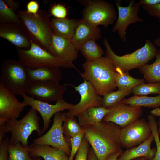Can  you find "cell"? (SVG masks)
Segmentation results:
<instances>
[{"label": "cell", "instance_id": "d6a6232c", "mask_svg": "<svg viewBox=\"0 0 160 160\" xmlns=\"http://www.w3.org/2000/svg\"><path fill=\"white\" fill-rule=\"evenodd\" d=\"M134 95L145 96L150 94H160V83H143L132 89Z\"/></svg>", "mask_w": 160, "mask_h": 160}, {"label": "cell", "instance_id": "836d02e7", "mask_svg": "<svg viewBox=\"0 0 160 160\" xmlns=\"http://www.w3.org/2000/svg\"><path fill=\"white\" fill-rule=\"evenodd\" d=\"M147 118L156 147V153L152 160H160V140L157 124L154 116L152 114L149 115Z\"/></svg>", "mask_w": 160, "mask_h": 160}, {"label": "cell", "instance_id": "ee69618b", "mask_svg": "<svg viewBox=\"0 0 160 160\" xmlns=\"http://www.w3.org/2000/svg\"><path fill=\"white\" fill-rule=\"evenodd\" d=\"M123 151L113 153L109 155L105 160H116L121 154Z\"/></svg>", "mask_w": 160, "mask_h": 160}, {"label": "cell", "instance_id": "30bf717a", "mask_svg": "<svg viewBox=\"0 0 160 160\" xmlns=\"http://www.w3.org/2000/svg\"><path fill=\"white\" fill-rule=\"evenodd\" d=\"M148 121L139 119L121 128L120 139L122 148L126 149L136 146L146 140L152 135Z\"/></svg>", "mask_w": 160, "mask_h": 160}, {"label": "cell", "instance_id": "ac0fdd59", "mask_svg": "<svg viewBox=\"0 0 160 160\" xmlns=\"http://www.w3.org/2000/svg\"><path fill=\"white\" fill-rule=\"evenodd\" d=\"M0 37L7 40L16 47L27 50L31 47V41L22 24H0Z\"/></svg>", "mask_w": 160, "mask_h": 160}, {"label": "cell", "instance_id": "8fae6325", "mask_svg": "<svg viewBox=\"0 0 160 160\" xmlns=\"http://www.w3.org/2000/svg\"><path fill=\"white\" fill-rule=\"evenodd\" d=\"M115 2L118 15L112 28V32H117L120 39L123 42H126L127 41L126 31L128 26L132 23L143 22V19L138 15L140 6L138 3L134 0L129 1V4L126 7L122 6L121 1H116Z\"/></svg>", "mask_w": 160, "mask_h": 160}, {"label": "cell", "instance_id": "ba28073f", "mask_svg": "<svg viewBox=\"0 0 160 160\" xmlns=\"http://www.w3.org/2000/svg\"><path fill=\"white\" fill-rule=\"evenodd\" d=\"M85 6L82 18L95 26L103 25L106 29L117 18V12L111 3L103 0L82 1Z\"/></svg>", "mask_w": 160, "mask_h": 160}, {"label": "cell", "instance_id": "8d00e7d4", "mask_svg": "<svg viewBox=\"0 0 160 160\" xmlns=\"http://www.w3.org/2000/svg\"><path fill=\"white\" fill-rule=\"evenodd\" d=\"M50 12L52 15L58 19L66 18L67 14L66 8L64 5L60 4L53 5L51 8Z\"/></svg>", "mask_w": 160, "mask_h": 160}, {"label": "cell", "instance_id": "7bdbcfd3", "mask_svg": "<svg viewBox=\"0 0 160 160\" xmlns=\"http://www.w3.org/2000/svg\"><path fill=\"white\" fill-rule=\"evenodd\" d=\"M88 160H98L92 149L90 148L88 155Z\"/></svg>", "mask_w": 160, "mask_h": 160}, {"label": "cell", "instance_id": "3957f363", "mask_svg": "<svg viewBox=\"0 0 160 160\" xmlns=\"http://www.w3.org/2000/svg\"><path fill=\"white\" fill-rule=\"evenodd\" d=\"M17 12L31 41L48 52L54 33L47 12L40 9L36 15L22 10Z\"/></svg>", "mask_w": 160, "mask_h": 160}, {"label": "cell", "instance_id": "60d3db41", "mask_svg": "<svg viewBox=\"0 0 160 160\" xmlns=\"http://www.w3.org/2000/svg\"><path fill=\"white\" fill-rule=\"evenodd\" d=\"M6 4L15 12H18L20 6L19 3L12 0H4Z\"/></svg>", "mask_w": 160, "mask_h": 160}, {"label": "cell", "instance_id": "484cf974", "mask_svg": "<svg viewBox=\"0 0 160 160\" xmlns=\"http://www.w3.org/2000/svg\"><path fill=\"white\" fill-rule=\"evenodd\" d=\"M121 102L132 106L157 108L160 107V94L154 97L134 95L128 98H124Z\"/></svg>", "mask_w": 160, "mask_h": 160}, {"label": "cell", "instance_id": "7dc6e473", "mask_svg": "<svg viewBox=\"0 0 160 160\" xmlns=\"http://www.w3.org/2000/svg\"><path fill=\"white\" fill-rule=\"evenodd\" d=\"M159 26L160 28V19H159ZM154 44L156 46L160 47V37H158L155 39Z\"/></svg>", "mask_w": 160, "mask_h": 160}, {"label": "cell", "instance_id": "f546056e", "mask_svg": "<svg viewBox=\"0 0 160 160\" xmlns=\"http://www.w3.org/2000/svg\"><path fill=\"white\" fill-rule=\"evenodd\" d=\"M132 93V89H119L110 92L103 96L102 107L109 108L121 101Z\"/></svg>", "mask_w": 160, "mask_h": 160}, {"label": "cell", "instance_id": "603a6c76", "mask_svg": "<svg viewBox=\"0 0 160 160\" xmlns=\"http://www.w3.org/2000/svg\"><path fill=\"white\" fill-rule=\"evenodd\" d=\"M54 34L59 36L71 39L77 26L78 20L65 18H53L51 20Z\"/></svg>", "mask_w": 160, "mask_h": 160}, {"label": "cell", "instance_id": "2e32d148", "mask_svg": "<svg viewBox=\"0 0 160 160\" xmlns=\"http://www.w3.org/2000/svg\"><path fill=\"white\" fill-rule=\"evenodd\" d=\"M23 101L27 106L29 105L38 112L41 116L43 121V133L47 129L51 121V119L56 113L65 110H70L73 104L68 103L63 99L57 102L54 105L41 101L29 96L26 94L22 95Z\"/></svg>", "mask_w": 160, "mask_h": 160}, {"label": "cell", "instance_id": "9a60e30c", "mask_svg": "<svg viewBox=\"0 0 160 160\" xmlns=\"http://www.w3.org/2000/svg\"><path fill=\"white\" fill-rule=\"evenodd\" d=\"M15 94L0 84V126L10 120L15 119L27 106L20 102Z\"/></svg>", "mask_w": 160, "mask_h": 160}, {"label": "cell", "instance_id": "e0dca14e", "mask_svg": "<svg viewBox=\"0 0 160 160\" xmlns=\"http://www.w3.org/2000/svg\"><path fill=\"white\" fill-rule=\"evenodd\" d=\"M78 51L70 39L64 38L54 33L48 52L62 61L73 65V62L78 57Z\"/></svg>", "mask_w": 160, "mask_h": 160}, {"label": "cell", "instance_id": "1f68e13d", "mask_svg": "<svg viewBox=\"0 0 160 160\" xmlns=\"http://www.w3.org/2000/svg\"><path fill=\"white\" fill-rule=\"evenodd\" d=\"M8 151V160H34L29 156L26 147L20 143L14 145L9 144Z\"/></svg>", "mask_w": 160, "mask_h": 160}, {"label": "cell", "instance_id": "e575fe53", "mask_svg": "<svg viewBox=\"0 0 160 160\" xmlns=\"http://www.w3.org/2000/svg\"><path fill=\"white\" fill-rule=\"evenodd\" d=\"M84 137V133L82 130L81 132L70 139V143L71 146V152L70 155L69 157V160H73Z\"/></svg>", "mask_w": 160, "mask_h": 160}, {"label": "cell", "instance_id": "7c38bea8", "mask_svg": "<svg viewBox=\"0 0 160 160\" xmlns=\"http://www.w3.org/2000/svg\"><path fill=\"white\" fill-rule=\"evenodd\" d=\"M83 82L77 86H73L81 96L79 103L73 106L71 109L65 112L68 117L76 116L87 108L91 107L102 106L103 98L98 95L89 81L84 79Z\"/></svg>", "mask_w": 160, "mask_h": 160}, {"label": "cell", "instance_id": "44dd1931", "mask_svg": "<svg viewBox=\"0 0 160 160\" xmlns=\"http://www.w3.org/2000/svg\"><path fill=\"white\" fill-rule=\"evenodd\" d=\"M31 157H42L44 160H69L63 151L45 145H28L26 147Z\"/></svg>", "mask_w": 160, "mask_h": 160}, {"label": "cell", "instance_id": "5bb4252c", "mask_svg": "<svg viewBox=\"0 0 160 160\" xmlns=\"http://www.w3.org/2000/svg\"><path fill=\"white\" fill-rule=\"evenodd\" d=\"M109 109L102 121L113 123L121 128L140 119L143 113L142 107L132 106L121 102Z\"/></svg>", "mask_w": 160, "mask_h": 160}, {"label": "cell", "instance_id": "52a82bcc", "mask_svg": "<svg viewBox=\"0 0 160 160\" xmlns=\"http://www.w3.org/2000/svg\"><path fill=\"white\" fill-rule=\"evenodd\" d=\"M16 50L19 60L26 67L32 69L44 67L75 68L74 65L64 62L55 57L31 41L29 49L25 50L16 47Z\"/></svg>", "mask_w": 160, "mask_h": 160}, {"label": "cell", "instance_id": "7402d4cb", "mask_svg": "<svg viewBox=\"0 0 160 160\" xmlns=\"http://www.w3.org/2000/svg\"><path fill=\"white\" fill-rule=\"evenodd\" d=\"M154 140L153 135L145 141L139 145L123 152L116 160H131L133 159L145 157L152 160L156 152V149L151 148V145Z\"/></svg>", "mask_w": 160, "mask_h": 160}, {"label": "cell", "instance_id": "4316f807", "mask_svg": "<svg viewBox=\"0 0 160 160\" xmlns=\"http://www.w3.org/2000/svg\"><path fill=\"white\" fill-rule=\"evenodd\" d=\"M115 83L119 89H132L135 87L144 83L145 79L134 78L129 74L128 71H116Z\"/></svg>", "mask_w": 160, "mask_h": 160}, {"label": "cell", "instance_id": "4fadbf2b", "mask_svg": "<svg viewBox=\"0 0 160 160\" xmlns=\"http://www.w3.org/2000/svg\"><path fill=\"white\" fill-rule=\"evenodd\" d=\"M66 90L65 85L59 82H35L29 83L26 94L35 99L48 103L63 99Z\"/></svg>", "mask_w": 160, "mask_h": 160}, {"label": "cell", "instance_id": "681fc988", "mask_svg": "<svg viewBox=\"0 0 160 160\" xmlns=\"http://www.w3.org/2000/svg\"><path fill=\"white\" fill-rule=\"evenodd\" d=\"M32 158L34 160H41L40 157H35Z\"/></svg>", "mask_w": 160, "mask_h": 160}, {"label": "cell", "instance_id": "5b68a950", "mask_svg": "<svg viewBox=\"0 0 160 160\" xmlns=\"http://www.w3.org/2000/svg\"><path fill=\"white\" fill-rule=\"evenodd\" d=\"M40 119L37 111L31 108L20 119L10 120L7 122L5 124L6 133L11 134L9 144L14 145L20 143L26 147L28 145V139L33 131H36L39 136L42 135V131L39 123Z\"/></svg>", "mask_w": 160, "mask_h": 160}, {"label": "cell", "instance_id": "277c9868", "mask_svg": "<svg viewBox=\"0 0 160 160\" xmlns=\"http://www.w3.org/2000/svg\"><path fill=\"white\" fill-rule=\"evenodd\" d=\"M103 42L105 49V57L112 62L116 72L128 71L139 68L156 57L157 52L151 41L147 40L145 45L141 48L132 53L119 56L113 51L106 38L104 39Z\"/></svg>", "mask_w": 160, "mask_h": 160}, {"label": "cell", "instance_id": "ab89813d", "mask_svg": "<svg viewBox=\"0 0 160 160\" xmlns=\"http://www.w3.org/2000/svg\"><path fill=\"white\" fill-rule=\"evenodd\" d=\"M26 12L33 15H36L39 11V5L38 2L34 0L29 1L27 4Z\"/></svg>", "mask_w": 160, "mask_h": 160}, {"label": "cell", "instance_id": "4dcf8cb0", "mask_svg": "<svg viewBox=\"0 0 160 160\" xmlns=\"http://www.w3.org/2000/svg\"><path fill=\"white\" fill-rule=\"evenodd\" d=\"M7 23L22 24V22L18 15L0 0V24Z\"/></svg>", "mask_w": 160, "mask_h": 160}, {"label": "cell", "instance_id": "7a4b0ae2", "mask_svg": "<svg viewBox=\"0 0 160 160\" xmlns=\"http://www.w3.org/2000/svg\"><path fill=\"white\" fill-rule=\"evenodd\" d=\"M81 76L89 82L97 94L104 96L116 88L115 83L117 72L111 61L105 57L93 61L86 60L82 65Z\"/></svg>", "mask_w": 160, "mask_h": 160}, {"label": "cell", "instance_id": "bcb514c9", "mask_svg": "<svg viewBox=\"0 0 160 160\" xmlns=\"http://www.w3.org/2000/svg\"><path fill=\"white\" fill-rule=\"evenodd\" d=\"M151 114L153 116L160 117V109L159 108H156L151 111Z\"/></svg>", "mask_w": 160, "mask_h": 160}, {"label": "cell", "instance_id": "f1b7e54d", "mask_svg": "<svg viewBox=\"0 0 160 160\" xmlns=\"http://www.w3.org/2000/svg\"><path fill=\"white\" fill-rule=\"evenodd\" d=\"M65 113V112H64ZM62 130L66 141L70 143V139L82 131L81 127L75 117H68L64 115Z\"/></svg>", "mask_w": 160, "mask_h": 160}, {"label": "cell", "instance_id": "6da1fadb", "mask_svg": "<svg viewBox=\"0 0 160 160\" xmlns=\"http://www.w3.org/2000/svg\"><path fill=\"white\" fill-rule=\"evenodd\" d=\"M81 128L98 160H105L110 154L123 151L120 139L121 128L117 124L102 121Z\"/></svg>", "mask_w": 160, "mask_h": 160}, {"label": "cell", "instance_id": "d6986e66", "mask_svg": "<svg viewBox=\"0 0 160 160\" xmlns=\"http://www.w3.org/2000/svg\"><path fill=\"white\" fill-rule=\"evenodd\" d=\"M101 37L100 28L82 18L78 20L74 33L70 40L79 51L83 44L86 41L91 40L96 41Z\"/></svg>", "mask_w": 160, "mask_h": 160}, {"label": "cell", "instance_id": "83f0119b", "mask_svg": "<svg viewBox=\"0 0 160 160\" xmlns=\"http://www.w3.org/2000/svg\"><path fill=\"white\" fill-rule=\"evenodd\" d=\"M80 50L86 60L88 61L100 59L104 53L102 48L94 40H89L84 43Z\"/></svg>", "mask_w": 160, "mask_h": 160}, {"label": "cell", "instance_id": "cb8c5ba5", "mask_svg": "<svg viewBox=\"0 0 160 160\" xmlns=\"http://www.w3.org/2000/svg\"><path fill=\"white\" fill-rule=\"evenodd\" d=\"M109 108L102 106L91 107L77 115L79 123L81 127H84L100 122Z\"/></svg>", "mask_w": 160, "mask_h": 160}, {"label": "cell", "instance_id": "74e56055", "mask_svg": "<svg viewBox=\"0 0 160 160\" xmlns=\"http://www.w3.org/2000/svg\"><path fill=\"white\" fill-rule=\"evenodd\" d=\"M143 9L151 16L160 19V2L151 6H142Z\"/></svg>", "mask_w": 160, "mask_h": 160}, {"label": "cell", "instance_id": "9c48e42d", "mask_svg": "<svg viewBox=\"0 0 160 160\" xmlns=\"http://www.w3.org/2000/svg\"><path fill=\"white\" fill-rule=\"evenodd\" d=\"M64 115L65 113L61 111L55 114L52 125L49 130L44 135L34 139L31 144L49 145L63 151L69 157L71 148L62 130Z\"/></svg>", "mask_w": 160, "mask_h": 160}, {"label": "cell", "instance_id": "f35d334b", "mask_svg": "<svg viewBox=\"0 0 160 160\" xmlns=\"http://www.w3.org/2000/svg\"><path fill=\"white\" fill-rule=\"evenodd\" d=\"M8 137H6L0 142V160H8V146L9 144Z\"/></svg>", "mask_w": 160, "mask_h": 160}, {"label": "cell", "instance_id": "8992f818", "mask_svg": "<svg viewBox=\"0 0 160 160\" xmlns=\"http://www.w3.org/2000/svg\"><path fill=\"white\" fill-rule=\"evenodd\" d=\"M0 84L15 95L26 94L29 84L25 67L19 60L5 59L1 66Z\"/></svg>", "mask_w": 160, "mask_h": 160}, {"label": "cell", "instance_id": "d4e9b609", "mask_svg": "<svg viewBox=\"0 0 160 160\" xmlns=\"http://www.w3.org/2000/svg\"><path fill=\"white\" fill-rule=\"evenodd\" d=\"M156 57L153 63H147L138 68L145 80L149 83H160V49L157 50Z\"/></svg>", "mask_w": 160, "mask_h": 160}, {"label": "cell", "instance_id": "c3c4849f", "mask_svg": "<svg viewBox=\"0 0 160 160\" xmlns=\"http://www.w3.org/2000/svg\"><path fill=\"white\" fill-rule=\"evenodd\" d=\"M131 160H151L149 159L148 158L146 157H140L135 158L133 159H132Z\"/></svg>", "mask_w": 160, "mask_h": 160}, {"label": "cell", "instance_id": "ffe728a7", "mask_svg": "<svg viewBox=\"0 0 160 160\" xmlns=\"http://www.w3.org/2000/svg\"><path fill=\"white\" fill-rule=\"evenodd\" d=\"M29 83L35 82H59L62 77L60 67H44L35 69L25 67Z\"/></svg>", "mask_w": 160, "mask_h": 160}, {"label": "cell", "instance_id": "d590c367", "mask_svg": "<svg viewBox=\"0 0 160 160\" xmlns=\"http://www.w3.org/2000/svg\"><path fill=\"white\" fill-rule=\"evenodd\" d=\"M89 144L84 137L75 155L74 160H88V155L89 149Z\"/></svg>", "mask_w": 160, "mask_h": 160}, {"label": "cell", "instance_id": "f6af8a7d", "mask_svg": "<svg viewBox=\"0 0 160 160\" xmlns=\"http://www.w3.org/2000/svg\"><path fill=\"white\" fill-rule=\"evenodd\" d=\"M0 127V142H1L6 137L5 124Z\"/></svg>", "mask_w": 160, "mask_h": 160}, {"label": "cell", "instance_id": "b9f144b4", "mask_svg": "<svg viewBox=\"0 0 160 160\" xmlns=\"http://www.w3.org/2000/svg\"><path fill=\"white\" fill-rule=\"evenodd\" d=\"M160 2V0H140L138 3L140 6H151Z\"/></svg>", "mask_w": 160, "mask_h": 160}]
</instances>
